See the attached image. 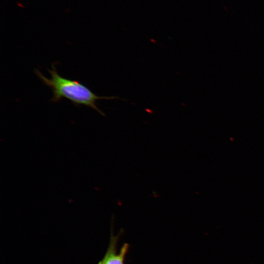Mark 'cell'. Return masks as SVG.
I'll return each instance as SVG.
<instances>
[{
  "instance_id": "cell-2",
  "label": "cell",
  "mask_w": 264,
  "mask_h": 264,
  "mask_svg": "<svg viewBox=\"0 0 264 264\" xmlns=\"http://www.w3.org/2000/svg\"><path fill=\"white\" fill-rule=\"evenodd\" d=\"M118 236H111L110 242L103 258L102 264H124V260L129 249V244L124 243L118 253H116V245Z\"/></svg>"
},
{
  "instance_id": "cell-3",
  "label": "cell",
  "mask_w": 264,
  "mask_h": 264,
  "mask_svg": "<svg viewBox=\"0 0 264 264\" xmlns=\"http://www.w3.org/2000/svg\"><path fill=\"white\" fill-rule=\"evenodd\" d=\"M98 264H102V263H101V261L98 263Z\"/></svg>"
},
{
  "instance_id": "cell-1",
  "label": "cell",
  "mask_w": 264,
  "mask_h": 264,
  "mask_svg": "<svg viewBox=\"0 0 264 264\" xmlns=\"http://www.w3.org/2000/svg\"><path fill=\"white\" fill-rule=\"evenodd\" d=\"M47 69L51 75L50 78H46L37 69H35L34 72L43 83L52 90L53 96L50 101L52 102H58L62 98H66L76 106L84 105L90 107L104 116L105 114L96 105L97 101L118 98L117 96L101 97L96 95L88 88L78 81L61 76L53 64L52 69Z\"/></svg>"
}]
</instances>
